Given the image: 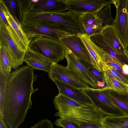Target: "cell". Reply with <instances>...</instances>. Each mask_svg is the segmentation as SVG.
<instances>
[{
	"mask_svg": "<svg viewBox=\"0 0 128 128\" xmlns=\"http://www.w3.org/2000/svg\"><path fill=\"white\" fill-rule=\"evenodd\" d=\"M3 1L8 8L13 18L19 24H20L19 21L17 18L16 13V10L18 7L16 0H3Z\"/></svg>",
	"mask_w": 128,
	"mask_h": 128,
	"instance_id": "obj_29",
	"label": "cell"
},
{
	"mask_svg": "<svg viewBox=\"0 0 128 128\" xmlns=\"http://www.w3.org/2000/svg\"><path fill=\"white\" fill-rule=\"evenodd\" d=\"M0 8L2 9L9 24L11 26L18 36L28 48L30 41L22 30L20 24H19L13 18L8 8L3 0H0Z\"/></svg>",
	"mask_w": 128,
	"mask_h": 128,
	"instance_id": "obj_19",
	"label": "cell"
},
{
	"mask_svg": "<svg viewBox=\"0 0 128 128\" xmlns=\"http://www.w3.org/2000/svg\"><path fill=\"white\" fill-rule=\"evenodd\" d=\"M65 58L67 66L76 73L87 83L90 87L97 88L96 83L84 62L76 56L70 50L66 48Z\"/></svg>",
	"mask_w": 128,
	"mask_h": 128,
	"instance_id": "obj_12",
	"label": "cell"
},
{
	"mask_svg": "<svg viewBox=\"0 0 128 128\" xmlns=\"http://www.w3.org/2000/svg\"><path fill=\"white\" fill-rule=\"evenodd\" d=\"M54 124L63 128H80L78 123L60 118L55 121Z\"/></svg>",
	"mask_w": 128,
	"mask_h": 128,
	"instance_id": "obj_28",
	"label": "cell"
},
{
	"mask_svg": "<svg viewBox=\"0 0 128 128\" xmlns=\"http://www.w3.org/2000/svg\"><path fill=\"white\" fill-rule=\"evenodd\" d=\"M56 116L78 123L101 122L105 114L94 106L84 104L58 93L54 99Z\"/></svg>",
	"mask_w": 128,
	"mask_h": 128,
	"instance_id": "obj_2",
	"label": "cell"
},
{
	"mask_svg": "<svg viewBox=\"0 0 128 128\" xmlns=\"http://www.w3.org/2000/svg\"><path fill=\"white\" fill-rule=\"evenodd\" d=\"M60 40L66 48L70 50L78 58L92 65L91 58L88 51L78 34L67 36Z\"/></svg>",
	"mask_w": 128,
	"mask_h": 128,
	"instance_id": "obj_13",
	"label": "cell"
},
{
	"mask_svg": "<svg viewBox=\"0 0 128 128\" xmlns=\"http://www.w3.org/2000/svg\"><path fill=\"white\" fill-rule=\"evenodd\" d=\"M100 34L108 44L119 53L124 55H128L113 25L106 26L103 27Z\"/></svg>",
	"mask_w": 128,
	"mask_h": 128,
	"instance_id": "obj_17",
	"label": "cell"
},
{
	"mask_svg": "<svg viewBox=\"0 0 128 128\" xmlns=\"http://www.w3.org/2000/svg\"><path fill=\"white\" fill-rule=\"evenodd\" d=\"M48 73L53 81L56 80L78 89L90 87L73 70L56 62H53Z\"/></svg>",
	"mask_w": 128,
	"mask_h": 128,
	"instance_id": "obj_6",
	"label": "cell"
},
{
	"mask_svg": "<svg viewBox=\"0 0 128 128\" xmlns=\"http://www.w3.org/2000/svg\"><path fill=\"white\" fill-rule=\"evenodd\" d=\"M0 46L4 48L11 57L12 68H18L22 64L26 52L16 41L9 26L0 19Z\"/></svg>",
	"mask_w": 128,
	"mask_h": 128,
	"instance_id": "obj_4",
	"label": "cell"
},
{
	"mask_svg": "<svg viewBox=\"0 0 128 128\" xmlns=\"http://www.w3.org/2000/svg\"><path fill=\"white\" fill-rule=\"evenodd\" d=\"M106 58L108 65L112 67L114 69L121 74L125 75L124 74L122 69V66L124 64L117 59L110 56L107 53L106 56Z\"/></svg>",
	"mask_w": 128,
	"mask_h": 128,
	"instance_id": "obj_27",
	"label": "cell"
},
{
	"mask_svg": "<svg viewBox=\"0 0 128 128\" xmlns=\"http://www.w3.org/2000/svg\"><path fill=\"white\" fill-rule=\"evenodd\" d=\"M3 119L0 117V128H9Z\"/></svg>",
	"mask_w": 128,
	"mask_h": 128,
	"instance_id": "obj_34",
	"label": "cell"
},
{
	"mask_svg": "<svg viewBox=\"0 0 128 128\" xmlns=\"http://www.w3.org/2000/svg\"><path fill=\"white\" fill-rule=\"evenodd\" d=\"M122 69L124 74L125 75L128 76V64H124L122 66Z\"/></svg>",
	"mask_w": 128,
	"mask_h": 128,
	"instance_id": "obj_33",
	"label": "cell"
},
{
	"mask_svg": "<svg viewBox=\"0 0 128 128\" xmlns=\"http://www.w3.org/2000/svg\"><path fill=\"white\" fill-rule=\"evenodd\" d=\"M28 47L51 61L58 63L65 58L66 48L60 40L46 37H38L30 41Z\"/></svg>",
	"mask_w": 128,
	"mask_h": 128,
	"instance_id": "obj_3",
	"label": "cell"
},
{
	"mask_svg": "<svg viewBox=\"0 0 128 128\" xmlns=\"http://www.w3.org/2000/svg\"><path fill=\"white\" fill-rule=\"evenodd\" d=\"M97 15L87 13L80 14V16L83 34L90 37L100 34L103 28L102 21Z\"/></svg>",
	"mask_w": 128,
	"mask_h": 128,
	"instance_id": "obj_14",
	"label": "cell"
},
{
	"mask_svg": "<svg viewBox=\"0 0 128 128\" xmlns=\"http://www.w3.org/2000/svg\"><path fill=\"white\" fill-rule=\"evenodd\" d=\"M7 78L0 72V117L3 119Z\"/></svg>",
	"mask_w": 128,
	"mask_h": 128,
	"instance_id": "obj_26",
	"label": "cell"
},
{
	"mask_svg": "<svg viewBox=\"0 0 128 128\" xmlns=\"http://www.w3.org/2000/svg\"><path fill=\"white\" fill-rule=\"evenodd\" d=\"M37 77L28 65L16 69L8 76L3 119L9 128H18L31 108V95L38 90L34 88L33 84Z\"/></svg>",
	"mask_w": 128,
	"mask_h": 128,
	"instance_id": "obj_1",
	"label": "cell"
},
{
	"mask_svg": "<svg viewBox=\"0 0 128 128\" xmlns=\"http://www.w3.org/2000/svg\"><path fill=\"white\" fill-rule=\"evenodd\" d=\"M106 88L117 92H128V85L116 79L107 70L103 72Z\"/></svg>",
	"mask_w": 128,
	"mask_h": 128,
	"instance_id": "obj_22",
	"label": "cell"
},
{
	"mask_svg": "<svg viewBox=\"0 0 128 128\" xmlns=\"http://www.w3.org/2000/svg\"><path fill=\"white\" fill-rule=\"evenodd\" d=\"M116 18L113 26L120 42L125 48L128 46V0H116Z\"/></svg>",
	"mask_w": 128,
	"mask_h": 128,
	"instance_id": "obj_7",
	"label": "cell"
},
{
	"mask_svg": "<svg viewBox=\"0 0 128 128\" xmlns=\"http://www.w3.org/2000/svg\"><path fill=\"white\" fill-rule=\"evenodd\" d=\"M126 53L127 54V55L128 56V52H127V51H126Z\"/></svg>",
	"mask_w": 128,
	"mask_h": 128,
	"instance_id": "obj_36",
	"label": "cell"
},
{
	"mask_svg": "<svg viewBox=\"0 0 128 128\" xmlns=\"http://www.w3.org/2000/svg\"><path fill=\"white\" fill-rule=\"evenodd\" d=\"M78 124L80 128H102L101 122H79Z\"/></svg>",
	"mask_w": 128,
	"mask_h": 128,
	"instance_id": "obj_31",
	"label": "cell"
},
{
	"mask_svg": "<svg viewBox=\"0 0 128 128\" xmlns=\"http://www.w3.org/2000/svg\"><path fill=\"white\" fill-rule=\"evenodd\" d=\"M116 0H64L67 10L80 14H97L106 5L114 4Z\"/></svg>",
	"mask_w": 128,
	"mask_h": 128,
	"instance_id": "obj_8",
	"label": "cell"
},
{
	"mask_svg": "<svg viewBox=\"0 0 128 128\" xmlns=\"http://www.w3.org/2000/svg\"><path fill=\"white\" fill-rule=\"evenodd\" d=\"M53 82L57 87L59 93L80 103L94 106L90 98L80 89L74 88L56 80Z\"/></svg>",
	"mask_w": 128,
	"mask_h": 128,
	"instance_id": "obj_15",
	"label": "cell"
},
{
	"mask_svg": "<svg viewBox=\"0 0 128 128\" xmlns=\"http://www.w3.org/2000/svg\"><path fill=\"white\" fill-rule=\"evenodd\" d=\"M12 68V60L5 49L0 46V72L5 76L10 74Z\"/></svg>",
	"mask_w": 128,
	"mask_h": 128,
	"instance_id": "obj_23",
	"label": "cell"
},
{
	"mask_svg": "<svg viewBox=\"0 0 128 128\" xmlns=\"http://www.w3.org/2000/svg\"><path fill=\"white\" fill-rule=\"evenodd\" d=\"M88 49L91 58L92 65L100 72L108 69L106 58L107 54L96 46L91 40L90 37L84 34H78Z\"/></svg>",
	"mask_w": 128,
	"mask_h": 128,
	"instance_id": "obj_10",
	"label": "cell"
},
{
	"mask_svg": "<svg viewBox=\"0 0 128 128\" xmlns=\"http://www.w3.org/2000/svg\"><path fill=\"white\" fill-rule=\"evenodd\" d=\"M84 62L96 83L97 88L105 87L106 85L103 72H100L92 65Z\"/></svg>",
	"mask_w": 128,
	"mask_h": 128,
	"instance_id": "obj_24",
	"label": "cell"
},
{
	"mask_svg": "<svg viewBox=\"0 0 128 128\" xmlns=\"http://www.w3.org/2000/svg\"><path fill=\"white\" fill-rule=\"evenodd\" d=\"M111 4L106 5L97 14V16L102 20L103 27L113 25L114 19L111 14Z\"/></svg>",
	"mask_w": 128,
	"mask_h": 128,
	"instance_id": "obj_25",
	"label": "cell"
},
{
	"mask_svg": "<svg viewBox=\"0 0 128 128\" xmlns=\"http://www.w3.org/2000/svg\"><path fill=\"white\" fill-rule=\"evenodd\" d=\"M91 100L94 106L105 114L116 116L125 115L114 103L104 88H94L90 87L80 89Z\"/></svg>",
	"mask_w": 128,
	"mask_h": 128,
	"instance_id": "obj_5",
	"label": "cell"
},
{
	"mask_svg": "<svg viewBox=\"0 0 128 128\" xmlns=\"http://www.w3.org/2000/svg\"><path fill=\"white\" fill-rule=\"evenodd\" d=\"M116 79L123 83L128 85V76L123 75L108 65L107 70Z\"/></svg>",
	"mask_w": 128,
	"mask_h": 128,
	"instance_id": "obj_30",
	"label": "cell"
},
{
	"mask_svg": "<svg viewBox=\"0 0 128 128\" xmlns=\"http://www.w3.org/2000/svg\"><path fill=\"white\" fill-rule=\"evenodd\" d=\"M20 24L22 30L30 41L33 38L38 37H46L54 40H60L67 36L73 34L46 26Z\"/></svg>",
	"mask_w": 128,
	"mask_h": 128,
	"instance_id": "obj_11",
	"label": "cell"
},
{
	"mask_svg": "<svg viewBox=\"0 0 128 128\" xmlns=\"http://www.w3.org/2000/svg\"><path fill=\"white\" fill-rule=\"evenodd\" d=\"M104 89L116 105L120 109L125 115H128V92H120Z\"/></svg>",
	"mask_w": 128,
	"mask_h": 128,
	"instance_id": "obj_21",
	"label": "cell"
},
{
	"mask_svg": "<svg viewBox=\"0 0 128 128\" xmlns=\"http://www.w3.org/2000/svg\"></svg>",
	"mask_w": 128,
	"mask_h": 128,
	"instance_id": "obj_37",
	"label": "cell"
},
{
	"mask_svg": "<svg viewBox=\"0 0 128 128\" xmlns=\"http://www.w3.org/2000/svg\"><path fill=\"white\" fill-rule=\"evenodd\" d=\"M0 18L5 24L7 26H9V24L7 20L2 9L0 8Z\"/></svg>",
	"mask_w": 128,
	"mask_h": 128,
	"instance_id": "obj_32",
	"label": "cell"
},
{
	"mask_svg": "<svg viewBox=\"0 0 128 128\" xmlns=\"http://www.w3.org/2000/svg\"><path fill=\"white\" fill-rule=\"evenodd\" d=\"M92 40L112 57L117 59L123 64H128V56L121 54L111 47L104 40L100 34L92 36Z\"/></svg>",
	"mask_w": 128,
	"mask_h": 128,
	"instance_id": "obj_18",
	"label": "cell"
},
{
	"mask_svg": "<svg viewBox=\"0 0 128 128\" xmlns=\"http://www.w3.org/2000/svg\"><path fill=\"white\" fill-rule=\"evenodd\" d=\"M24 62L33 69L44 71L48 73L53 62L35 52L28 47Z\"/></svg>",
	"mask_w": 128,
	"mask_h": 128,
	"instance_id": "obj_16",
	"label": "cell"
},
{
	"mask_svg": "<svg viewBox=\"0 0 128 128\" xmlns=\"http://www.w3.org/2000/svg\"><path fill=\"white\" fill-rule=\"evenodd\" d=\"M126 51L128 52V46L125 48Z\"/></svg>",
	"mask_w": 128,
	"mask_h": 128,
	"instance_id": "obj_35",
	"label": "cell"
},
{
	"mask_svg": "<svg viewBox=\"0 0 128 128\" xmlns=\"http://www.w3.org/2000/svg\"><path fill=\"white\" fill-rule=\"evenodd\" d=\"M102 128H128V115H106L101 122Z\"/></svg>",
	"mask_w": 128,
	"mask_h": 128,
	"instance_id": "obj_20",
	"label": "cell"
},
{
	"mask_svg": "<svg viewBox=\"0 0 128 128\" xmlns=\"http://www.w3.org/2000/svg\"><path fill=\"white\" fill-rule=\"evenodd\" d=\"M24 6L42 12L60 13L67 10L64 0H16Z\"/></svg>",
	"mask_w": 128,
	"mask_h": 128,
	"instance_id": "obj_9",
	"label": "cell"
}]
</instances>
